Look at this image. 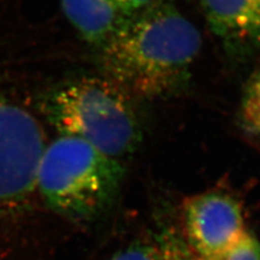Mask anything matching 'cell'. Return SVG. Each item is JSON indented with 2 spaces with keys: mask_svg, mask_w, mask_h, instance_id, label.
Here are the masks:
<instances>
[{
  "mask_svg": "<svg viewBox=\"0 0 260 260\" xmlns=\"http://www.w3.org/2000/svg\"><path fill=\"white\" fill-rule=\"evenodd\" d=\"M110 260H175V257L157 246L134 245L119 251Z\"/></svg>",
  "mask_w": 260,
  "mask_h": 260,
  "instance_id": "10",
  "label": "cell"
},
{
  "mask_svg": "<svg viewBox=\"0 0 260 260\" xmlns=\"http://www.w3.org/2000/svg\"><path fill=\"white\" fill-rule=\"evenodd\" d=\"M201 46L194 24L170 0H156L125 19L102 46L101 65L130 98L161 99L188 84Z\"/></svg>",
  "mask_w": 260,
  "mask_h": 260,
  "instance_id": "1",
  "label": "cell"
},
{
  "mask_svg": "<svg viewBox=\"0 0 260 260\" xmlns=\"http://www.w3.org/2000/svg\"><path fill=\"white\" fill-rule=\"evenodd\" d=\"M239 121L246 134L260 138V68L249 80L244 92Z\"/></svg>",
  "mask_w": 260,
  "mask_h": 260,
  "instance_id": "8",
  "label": "cell"
},
{
  "mask_svg": "<svg viewBox=\"0 0 260 260\" xmlns=\"http://www.w3.org/2000/svg\"><path fill=\"white\" fill-rule=\"evenodd\" d=\"M124 18H130L148 8L154 0H114Z\"/></svg>",
  "mask_w": 260,
  "mask_h": 260,
  "instance_id": "11",
  "label": "cell"
},
{
  "mask_svg": "<svg viewBox=\"0 0 260 260\" xmlns=\"http://www.w3.org/2000/svg\"><path fill=\"white\" fill-rule=\"evenodd\" d=\"M210 29L230 54L244 58L260 49V0H200Z\"/></svg>",
  "mask_w": 260,
  "mask_h": 260,
  "instance_id": "6",
  "label": "cell"
},
{
  "mask_svg": "<svg viewBox=\"0 0 260 260\" xmlns=\"http://www.w3.org/2000/svg\"><path fill=\"white\" fill-rule=\"evenodd\" d=\"M45 148V135L35 117L0 95V210L22 205L36 190Z\"/></svg>",
  "mask_w": 260,
  "mask_h": 260,
  "instance_id": "4",
  "label": "cell"
},
{
  "mask_svg": "<svg viewBox=\"0 0 260 260\" xmlns=\"http://www.w3.org/2000/svg\"><path fill=\"white\" fill-rule=\"evenodd\" d=\"M123 162L88 142L60 136L46 148L36 172V190L55 213L75 220L108 208L124 176Z\"/></svg>",
  "mask_w": 260,
  "mask_h": 260,
  "instance_id": "2",
  "label": "cell"
},
{
  "mask_svg": "<svg viewBox=\"0 0 260 260\" xmlns=\"http://www.w3.org/2000/svg\"><path fill=\"white\" fill-rule=\"evenodd\" d=\"M62 10L87 43L104 46L125 21L114 0H61Z\"/></svg>",
  "mask_w": 260,
  "mask_h": 260,
  "instance_id": "7",
  "label": "cell"
},
{
  "mask_svg": "<svg viewBox=\"0 0 260 260\" xmlns=\"http://www.w3.org/2000/svg\"><path fill=\"white\" fill-rule=\"evenodd\" d=\"M186 238L200 258L214 256L245 234L242 208L231 195L208 191L183 202Z\"/></svg>",
  "mask_w": 260,
  "mask_h": 260,
  "instance_id": "5",
  "label": "cell"
},
{
  "mask_svg": "<svg viewBox=\"0 0 260 260\" xmlns=\"http://www.w3.org/2000/svg\"><path fill=\"white\" fill-rule=\"evenodd\" d=\"M199 260H260V244L254 235L247 231L233 245L214 256Z\"/></svg>",
  "mask_w": 260,
  "mask_h": 260,
  "instance_id": "9",
  "label": "cell"
},
{
  "mask_svg": "<svg viewBox=\"0 0 260 260\" xmlns=\"http://www.w3.org/2000/svg\"><path fill=\"white\" fill-rule=\"evenodd\" d=\"M130 99L109 79L84 78L54 91L42 105L61 136L78 138L121 161L141 140Z\"/></svg>",
  "mask_w": 260,
  "mask_h": 260,
  "instance_id": "3",
  "label": "cell"
}]
</instances>
